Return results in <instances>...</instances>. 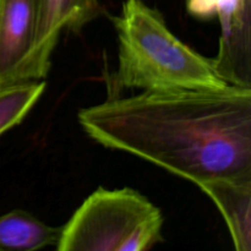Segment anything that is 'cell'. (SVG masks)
<instances>
[{
    "label": "cell",
    "mask_w": 251,
    "mask_h": 251,
    "mask_svg": "<svg viewBox=\"0 0 251 251\" xmlns=\"http://www.w3.org/2000/svg\"><path fill=\"white\" fill-rule=\"evenodd\" d=\"M77 119L102 146L196 185L251 176V88L144 91L83 108Z\"/></svg>",
    "instance_id": "obj_1"
},
{
    "label": "cell",
    "mask_w": 251,
    "mask_h": 251,
    "mask_svg": "<svg viewBox=\"0 0 251 251\" xmlns=\"http://www.w3.org/2000/svg\"><path fill=\"white\" fill-rule=\"evenodd\" d=\"M118 66L108 81L109 97L124 90L186 91L227 87L213 60L176 38L158 10L142 0H125L113 17Z\"/></svg>",
    "instance_id": "obj_2"
},
{
    "label": "cell",
    "mask_w": 251,
    "mask_h": 251,
    "mask_svg": "<svg viewBox=\"0 0 251 251\" xmlns=\"http://www.w3.org/2000/svg\"><path fill=\"white\" fill-rule=\"evenodd\" d=\"M163 216L130 188L93 191L61 227L59 251H146L163 242Z\"/></svg>",
    "instance_id": "obj_3"
},
{
    "label": "cell",
    "mask_w": 251,
    "mask_h": 251,
    "mask_svg": "<svg viewBox=\"0 0 251 251\" xmlns=\"http://www.w3.org/2000/svg\"><path fill=\"white\" fill-rule=\"evenodd\" d=\"M38 0H0V86L29 80Z\"/></svg>",
    "instance_id": "obj_4"
},
{
    "label": "cell",
    "mask_w": 251,
    "mask_h": 251,
    "mask_svg": "<svg viewBox=\"0 0 251 251\" xmlns=\"http://www.w3.org/2000/svg\"><path fill=\"white\" fill-rule=\"evenodd\" d=\"M102 11L100 0H38V28L29 80H42L48 75L51 55L64 31L80 33Z\"/></svg>",
    "instance_id": "obj_5"
},
{
    "label": "cell",
    "mask_w": 251,
    "mask_h": 251,
    "mask_svg": "<svg viewBox=\"0 0 251 251\" xmlns=\"http://www.w3.org/2000/svg\"><path fill=\"white\" fill-rule=\"evenodd\" d=\"M223 216L237 251L251 250V176L199 184Z\"/></svg>",
    "instance_id": "obj_6"
},
{
    "label": "cell",
    "mask_w": 251,
    "mask_h": 251,
    "mask_svg": "<svg viewBox=\"0 0 251 251\" xmlns=\"http://www.w3.org/2000/svg\"><path fill=\"white\" fill-rule=\"evenodd\" d=\"M61 227L46 225L24 210L0 216V251H36L56 247Z\"/></svg>",
    "instance_id": "obj_7"
},
{
    "label": "cell",
    "mask_w": 251,
    "mask_h": 251,
    "mask_svg": "<svg viewBox=\"0 0 251 251\" xmlns=\"http://www.w3.org/2000/svg\"><path fill=\"white\" fill-rule=\"evenodd\" d=\"M44 91L41 80L0 86V136L27 117Z\"/></svg>",
    "instance_id": "obj_8"
}]
</instances>
